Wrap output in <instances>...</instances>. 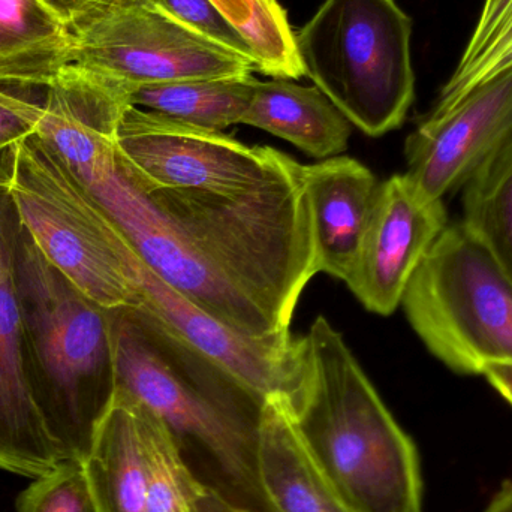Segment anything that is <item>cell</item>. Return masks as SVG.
Returning a JSON list of instances; mask_svg holds the SVG:
<instances>
[{"label":"cell","mask_w":512,"mask_h":512,"mask_svg":"<svg viewBox=\"0 0 512 512\" xmlns=\"http://www.w3.org/2000/svg\"><path fill=\"white\" fill-rule=\"evenodd\" d=\"M86 188L144 264L195 306L246 336L291 331L298 298L319 273L295 159L246 194L143 188L116 156Z\"/></svg>","instance_id":"6da1fadb"},{"label":"cell","mask_w":512,"mask_h":512,"mask_svg":"<svg viewBox=\"0 0 512 512\" xmlns=\"http://www.w3.org/2000/svg\"><path fill=\"white\" fill-rule=\"evenodd\" d=\"M116 390L167 427L192 474L231 504L271 512L258 475L264 397L144 307L111 309Z\"/></svg>","instance_id":"7a4b0ae2"},{"label":"cell","mask_w":512,"mask_h":512,"mask_svg":"<svg viewBox=\"0 0 512 512\" xmlns=\"http://www.w3.org/2000/svg\"><path fill=\"white\" fill-rule=\"evenodd\" d=\"M303 370L286 403L351 512H423L420 456L339 331L319 316L301 336Z\"/></svg>","instance_id":"3957f363"},{"label":"cell","mask_w":512,"mask_h":512,"mask_svg":"<svg viewBox=\"0 0 512 512\" xmlns=\"http://www.w3.org/2000/svg\"><path fill=\"white\" fill-rule=\"evenodd\" d=\"M14 277L33 399L60 459L83 463L116 390L111 309L60 273L20 221Z\"/></svg>","instance_id":"277c9868"},{"label":"cell","mask_w":512,"mask_h":512,"mask_svg":"<svg viewBox=\"0 0 512 512\" xmlns=\"http://www.w3.org/2000/svg\"><path fill=\"white\" fill-rule=\"evenodd\" d=\"M412 20L396 0H325L295 33L304 75L369 137L400 128L415 98Z\"/></svg>","instance_id":"5b68a950"},{"label":"cell","mask_w":512,"mask_h":512,"mask_svg":"<svg viewBox=\"0 0 512 512\" xmlns=\"http://www.w3.org/2000/svg\"><path fill=\"white\" fill-rule=\"evenodd\" d=\"M42 255L105 309L143 306L129 240L63 159L33 134L18 141L5 185Z\"/></svg>","instance_id":"8992f818"},{"label":"cell","mask_w":512,"mask_h":512,"mask_svg":"<svg viewBox=\"0 0 512 512\" xmlns=\"http://www.w3.org/2000/svg\"><path fill=\"white\" fill-rule=\"evenodd\" d=\"M430 352L460 375L512 364V279L460 222L448 225L421 262L402 300Z\"/></svg>","instance_id":"52a82bcc"},{"label":"cell","mask_w":512,"mask_h":512,"mask_svg":"<svg viewBox=\"0 0 512 512\" xmlns=\"http://www.w3.org/2000/svg\"><path fill=\"white\" fill-rule=\"evenodd\" d=\"M69 32L74 41L72 63L129 90L256 71L254 60L177 23L143 0H122Z\"/></svg>","instance_id":"ba28073f"},{"label":"cell","mask_w":512,"mask_h":512,"mask_svg":"<svg viewBox=\"0 0 512 512\" xmlns=\"http://www.w3.org/2000/svg\"><path fill=\"white\" fill-rule=\"evenodd\" d=\"M292 159L273 147L246 146L224 132L134 105L117 129V164L147 189L246 194L276 180Z\"/></svg>","instance_id":"9c48e42d"},{"label":"cell","mask_w":512,"mask_h":512,"mask_svg":"<svg viewBox=\"0 0 512 512\" xmlns=\"http://www.w3.org/2000/svg\"><path fill=\"white\" fill-rule=\"evenodd\" d=\"M512 143V68L469 90L453 107L430 111L405 143L406 176L433 200L465 188Z\"/></svg>","instance_id":"30bf717a"},{"label":"cell","mask_w":512,"mask_h":512,"mask_svg":"<svg viewBox=\"0 0 512 512\" xmlns=\"http://www.w3.org/2000/svg\"><path fill=\"white\" fill-rule=\"evenodd\" d=\"M447 227L444 201L427 197L406 174L379 183L346 285L369 312L391 315Z\"/></svg>","instance_id":"8fae6325"},{"label":"cell","mask_w":512,"mask_h":512,"mask_svg":"<svg viewBox=\"0 0 512 512\" xmlns=\"http://www.w3.org/2000/svg\"><path fill=\"white\" fill-rule=\"evenodd\" d=\"M128 262L143 294L144 309L176 331L189 345L206 354L264 397L289 399L298 390L303 370L301 337L289 333L251 337L222 324L183 297L153 273L129 243Z\"/></svg>","instance_id":"7c38bea8"},{"label":"cell","mask_w":512,"mask_h":512,"mask_svg":"<svg viewBox=\"0 0 512 512\" xmlns=\"http://www.w3.org/2000/svg\"><path fill=\"white\" fill-rule=\"evenodd\" d=\"M18 218L0 194V469L36 478L62 462L30 387L26 343L14 277Z\"/></svg>","instance_id":"4fadbf2b"},{"label":"cell","mask_w":512,"mask_h":512,"mask_svg":"<svg viewBox=\"0 0 512 512\" xmlns=\"http://www.w3.org/2000/svg\"><path fill=\"white\" fill-rule=\"evenodd\" d=\"M129 105L128 87L69 63L45 89L35 134L90 185L114 161L117 129Z\"/></svg>","instance_id":"5bb4252c"},{"label":"cell","mask_w":512,"mask_h":512,"mask_svg":"<svg viewBox=\"0 0 512 512\" xmlns=\"http://www.w3.org/2000/svg\"><path fill=\"white\" fill-rule=\"evenodd\" d=\"M319 273L345 282L357 258L379 182L348 156L303 165Z\"/></svg>","instance_id":"9a60e30c"},{"label":"cell","mask_w":512,"mask_h":512,"mask_svg":"<svg viewBox=\"0 0 512 512\" xmlns=\"http://www.w3.org/2000/svg\"><path fill=\"white\" fill-rule=\"evenodd\" d=\"M258 475L271 512H351L280 396L267 397L262 406Z\"/></svg>","instance_id":"2e32d148"},{"label":"cell","mask_w":512,"mask_h":512,"mask_svg":"<svg viewBox=\"0 0 512 512\" xmlns=\"http://www.w3.org/2000/svg\"><path fill=\"white\" fill-rule=\"evenodd\" d=\"M242 125L276 135L316 159L348 149L352 125L316 86L274 78L258 81Z\"/></svg>","instance_id":"e0dca14e"},{"label":"cell","mask_w":512,"mask_h":512,"mask_svg":"<svg viewBox=\"0 0 512 512\" xmlns=\"http://www.w3.org/2000/svg\"><path fill=\"white\" fill-rule=\"evenodd\" d=\"M83 466L98 512H147L146 457L128 397L114 393Z\"/></svg>","instance_id":"ac0fdd59"},{"label":"cell","mask_w":512,"mask_h":512,"mask_svg":"<svg viewBox=\"0 0 512 512\" xmlns=\"http://www.w3.org/2000/svg\"><path fill=\"white\" fill-rule=\"evenodd\" d=\"M72 51L68 27L38 0H0V87L45 90Z\"/></svg>","instance_id":"d6986e66"},{"label":"cell","mask_w":512,"mask_h":512,"mask_svg":"<svg viewBox=\"0 0 512 512\" xmlns=\"http://www.w3.org/2000/svg\"><path fill=\"white\" fill-rule=\"evenodd\" d=\"M258 81L245 74L152 84L129 90V101L134 107L222 132L242 123Z\"/></svg>","instance_id":"ffe728a7"},{"label":"cell","mask_w":512,"mask_h":512,"mask_svg":"<svg viewBox=\"0 0 512 512\" xmlns=\"http://www.w3.org/2000/svg\"><path fill=\"white\" fill-rule=\"evenodd\" d=\"M462 224L512 279V143L463 188Z\"/></svg>","instance_id":"44dd1931"},{"label":"cell","mask_w":512,"mask_h":512,"mask_svg":"<svg viewBox=\"0 0 512 512\" xmlns=\"http://www.w3.org/2000/svg\"><path fill=\"white\" fill-rule=\"evenodd\" d=\"M128 399L134 403L143 439L147 512H198L207 487L192 474L162 421L137 400Z\"/></svg>","instance_id":"7402d4cb"},{"label":"cell","mask_w":512,"mask_h":512,"mask_svg":"<svg viewBox=\"0 0 512 512\" xmlns=\"http://www.w3.org/2000/svg\"><path fill=\"white\" fill-rule=\"evenodd\" d=\"M512 68V0H486L465 51L432 111L453 107L469 90Z\"/></svg>","instance_id":"603a6c76"},{"label":"cell","mask_w":512,"mask_h":512,"mask_svg":"<svg viewBox=\"0 0 512 512\" xmlns=\"http://www.w3.org/2000/svg\"><path fill=\"white\" fill-rule=\"evenodd\" d=\"M251 45L256 71L297 80L304 69L288 15L277 0H210Z\"/></svg>","instance_id":"cb8c5ba5"},{"label":"cell","mask_w":512,"mask_h":512,"mask_svg":"<svg viewBox=\"0 0 512 512\" xmlns=\"http://www.w3.org/2000/svg\"><path fill=\"white\" fill-rule=\"evenodd\" d=\"M15 512H98L83 463L62 460L33 478L18 496Z\"/></svg>","instance_id":"d4e9b609"},{"label":"cell","mask_w":512,"mask_h":512,"mask_svg":"<svg viewBox=\"0 0 512 512\" xmlns=\"http://www.w3.org/2000/svg\"><path fill=\"white\" fill-rule=\"evenodd\" d=\"M177 23L254 60L251 45L210 0H143ZM256 65V62H255Z\"/></svg>","instance_id":"484cf974"},{"label":"cell","mask_w":512,"mask_h":512,"mask_svg":"<svg viewBox=\"0 0 512 512\" xmlns=\"http://www.w3.org/2000/svg\"><path fill=\"white\" fill-rule=\"evenodd\" d=\"M44 90L0 87V149L35 134L44 111Z\"/></svg>","instance_id":"4316f807"},{"label":"cell","mask_w":512,"mask_h":512,"mask_svg":"<svg viewBox=\"0 0 512 512\" xmlns=\"http://www.w3.org/2000/svg\"><path fill=\"white\" fill-rule=\"evenodd\" d=\"M69 30L122 0H38Z\"/></svg>","instance_id":"83f0119b"},{"label":"cell","mask_w":512,"mask_h":512,"mask_svg":"<svg viewBox=\"0 0 512 512\" xmlns=\"http://www.w3.org/2000/svg\"><path fill=\"white\" fill-rule=\"evenodd\" d=\"M481 375L492 384V387L512 406V364H489Z\"/></svg>","instance_id":"f1b7e54d"},{"label":"cell","mask_w":512,"mask_h":512,"mask_svg":"<svg viewBox=\"0 0 512 512\" xmlns=\"http://www.w3.org/2000/svg\"><path fill=\"white\" fill-rule=\"evenodd\" d=\"M198 512H258L248 510V508L239 507V505L231 504L227 499L219 496L218 493L206 489L198 502Z\"/></svg>","instance_id":"f546056e"},{"label":"cell","mask_w":512,"mask_h":512,"mask_svg":"<svg viewBox=\"0 0 512 512\" xmlns=\"http://www.w3.org/2000/svg\"><path fill=\"white\" fill-rule=\"evenodd\" d=\"M484 512H512V481L501 487Z\"/></svg>","instance_id":"4dcf8cb0"}]
</instances>
